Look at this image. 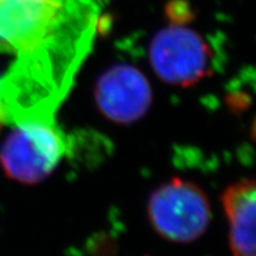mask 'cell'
<instances>
[{"label": "cell", "instance_id": "52a82bcc", "mask_svg": "<svg viewBox=\"0 0 256 256\" xmlns=\"http://www.w3.org/2000/svg\"><path fill=\"white\" fill-rule=\"evenodd\" d=\"M255 183L242 179L230 184L221 196L229 221L232 256H255Z\"/></svg>", "mask_w": 256, "mask_h": 256}, {"label": "cell", "instance_id": "277c9868", "mask_svg": "<svg viewBox=\"0 0 256 256\" xmlns=\"http://www.w3.org/2000/svg\"><path fill=\"white\" fill-rule=\"evenodd\" d=\"M149 58L160 78L168 84L187 86L208 74L210 50L195 30L170 25L154 36Z\"/></svg>", "mask_w": 256, "mask_h": 256}, {"label": "cell", "instance_id": "7a4b0ae2", "mask_svg": "<svg viewBox=\"0 0 256 256\" xmlns=\"http://www.w3.org/2000/svg\"><path fill=\"white\" fill-rule=\"evenodd\" d=\"M67 135L56 120H30L12 126L0 148V164L21 183L42 182L68 152Z\"/></svg>", "mask_w": 256, "mask_h": 256}, {"label": "cell", "instance_id": "8992f818", "mask_svg": "<svg viewBox=\"0 0 256 256\" xmlns=\"http://www.w3.org/2000/svg\"><path fill=\"white\" fill-rule=\"evenodd\" d=\"M96 101L102 114L110 120L132 123L148 112L152 104V89L138 68L119 64L98 78Z\"/></svg>", "mask_w": 256, "mask_h": 256}, {"label": "cell", "instance_id": "6da1fadb", "mask_svg": "<svg viewBox=\"0 0 256 256\" xmlns=\"http://www.w3.org/2000/svg\"><path fill=\"white\" fill-rule=\"evenodd\" d=\"M97 0H68L44 37L16 54L0 76V128L56 120V112L88 58L100 25Z\"/></svg>", "mask_w": 256, "mask_h": 256}, {"label": "cell", "instance_id": "3957f363", "mask_svg": "<svg viewBox=\"0 0 256 256\" xmlns=\"http://www.w3.org/2000/svg\"><path fill=\"white\" fill-rule=\"evenodd\" d=\"M210 204L199 186L174 178L153 192L148 217L153 229L170 242L199 240L210 222Z\"/></svg>", "mask_w": 256, "mask_h": 256}, {"label": "cell", "instance_id": "5b68a950", "mask_svg": "<svg viewBox=\"0 0 256 256\" xmlns=\"http://www.w3.org/2000/svg\"><path fill=\"white\" fill-rule=\"evenodd\" d=\"M68 0H0V54L29 48L54 24Z\"/></svg>", "mask_w": 256, "mask_h": 256}]
</instances>
